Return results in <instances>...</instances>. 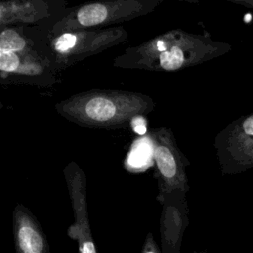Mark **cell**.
I'll return each mask as SVG.
<instances>
[{
    "mask_svg": "<svg viewBox=\"0 0 253 253\" xmlns=\"http://www.w3.org/2000/svg\"><path fill=\"white\" fill-rule=\"evenodd\" d=\"M21 64L16 52H0V69L3 72H15Z\"/></svg>",
    "mask_w": 253,
    "mask_h": 253,
    "instance_id": "cell-9",
    "label": "cell"
},
{
    "mask_svg": "<svg viewBox=\"0 0 253 253\" xmlns=\"http://www.w3.org/2000/svg\"><path fill=\"white\" fill-rule=\"evenodd\" d=\"M164 209L161 216V252L180 253L184 230L188 224L185 205L177 208L163 202Z\"/></svg>",
    "mask_w": 253,
    "mask_h": 253,
    "instance_id": "cell-2",
    "label": "cell"
},
{
    "mask_svg": "<svg viewBox=\"0 0 253 253\" xmlns=\"http://www.w3.org/2000/svg\"><path fill=\"white\" fill-rule=\"evenodd\" d=\"M154 160L157 164L159 174L164 182L165 191L168 190H183L184 171L182 169L181 159L178 158L177 153L173 147L161 142L156 138L153 148Z\"/></svg>",
    "mask_w": 253,
    "mask_h": 253,
    "instance_id": "cell-3",
    "label": "cell"
},
{
    "mask_svg": "<svg viewBox=\"0 0 253 253\" xmlns=\"http://www.w3.org/2000/svg\"><path fill=\"white\" fill-rule=\"evenodd\" d=\"M140 253H162L161 248L158 247L151 232L147 233Z\"/></svg>",
    "mask_w": 253,
    "mask_h": 253,
    "instance_id": "cell-12",
    "label": "cell"
},
{
    "mask_svg": "<svg viewBox=\"0 0 253 253\" xmlns=\"http://www.w3.org/2000/svg\"><path fill=\"white\" fill-rule=\"evenodd\" d=\"M157 52L159 67L166 71H175L186 63V48L178 43L157 40L151 44Z\"/></svg>",
    "mask_w": 253,
    "mask_h": 253,
    "instance_id": "cell-6",
    "label": "cell"
},
{
    "mask_svg": "<svg viewBox=\"0 0 253 253\" xmlns=\"http://www.w3.org/2000/svg\"><path fill=\"white\" fill-rule=\"evenodd\" d=\"M106 4L92 3L81 7L76 13V20L82 27H92L103 24L109 18Z\"/></svg>",
    "mask_w": 253,
    "mask_h": 253,
    "instance_id": "cell-7",
    "label": "cell"
},
{
    "mask_svg": "<svg viewBox=\"0 0 253 253\" xmlns=\"http://www.w3.org/2000/svg\"><path fill=\"white\" fill-rule=\"evenodd\" d=\"M75 222L68 228V235L78 243V253H97L86 211L84 195L74 193L72 195Z\"/></svg>",
    "mask_w": 253,
    "mask_h": 253,
    "instance_id": "cell-4",
    "label": "cell"
},
{
    "mask_svg": "<svg viewBox=\"0 0 253 253\" xmlns=\"http://www.w3.org/2000/svg\"><path fill=\"white\" fill-rule=\"evenodd\" d=\"M82 110L89 121L103 125L119 118L121 108L117 100L110 95H95L84 102Z\"/></svg>",
    "mask_w": 253,
    "mask_h": 253,
    "instance_id": "cell-5",
    "label": "cell"
},
{
    "mask_svg": "<svg viewBox=\"0 0 253 253\" xmlns=\"http://www.w3.org/2000/svg\"><path fill=\"white\" fill-rule=\"evenodd\" d=\"M131 126H132L133 130L137 134L143 135L146 133V125H145V121L143 118H140V117L133 118L131 121Z\"/></svg>",
    "mask_w": 253,
    "mask_h": 253,
    "instance_id": "cell-13",
    "label": "cell"
},
{
    "mask_svg": "<svg viewBox=\"0 0 253 253\" xmlns=\"http://www.w3.org/2000/svg\"><path fill=\"white\" fill-rule=\"evenodd\" d=\"M193 253H207V252L206 251H199V252L198 251H194Z\"/></svg>",
    "mask_w": 253,
    "mask_h": 253,
    "instance_id": "cell-15",
    "label": "cell"
},
{
    "mask_svg": "<svg viewBox=\"0 0 253 253\" xmlns=\"http://www.w3.org/2000/svg\"><path fill=\"white\" fill-rule=\"evenodd\" d=\"M26 46V42L16 31L4 30L0 35V52H16Z\"/></svg>",
    "mask_w": 253,
    "mask_h": 253,
    "instance_id": "cell-8",
    "label": "cell"
},
{
    "mask_svg": "<svg viewBox=\"0 0 253 253\" xmlns=\"http://www.w3.org/2000/svg\"><path fill=\"white\" fill-rule=\"evenodd\" d=\"M13 235L16 253H50L41 224L23 206H18L14 211Z\"/></svg>",
    "mask_w": 253,
    "mask_h": 253,
    "instance_id": "cell-1",
    "label": "cell"
},
{
    "mask_svg": "<svg viewBox=\"0 0 253 253\" xmlns=\"http://www.w3.org/2000/svg\"><path fill=\"white\" fill-rule=\"evenodd\" d=\"M78 37L71 33H65L61 35L56 41L54 44V48L56 51L60 53H65L71 50L77 44Z\"/></svg>",
    "mask_w": 253,
    "mask_h": 253,
    "instance_id": "cell-10",
    "label": "cell"
},
{
    "mask_svg": "<svg viewBox=\"0 0 253 253\" xmlns=\"http://www.w3.org/2000/svg\"><path fill=\"white\" fill-rule=\"evenodd\" d=\"M149 156V147L147 144H140L138 145L130 155V163L134 166H140L144 164Z\"/></svg>",
    "mask_w": 253,
    "mask_h": 253,
    "instance_id": "cell-11",
    "label": "cell"
},
{
    "mask_svg": "<svg viewBox=\"0 0 253 253\" xmlns=\"http://www.w3.org/2000/svg\"><path fill=\"white\" fill-rule=\"evenodd\" d=\"M243 129L246 132V134L253 136V116H250L244 121Z\"/></svg>",
    "mask_w": 253,
    "mask_h": 253,
    "instance_id": "cell-14",
    "label": "cell"
}]
</instances>
